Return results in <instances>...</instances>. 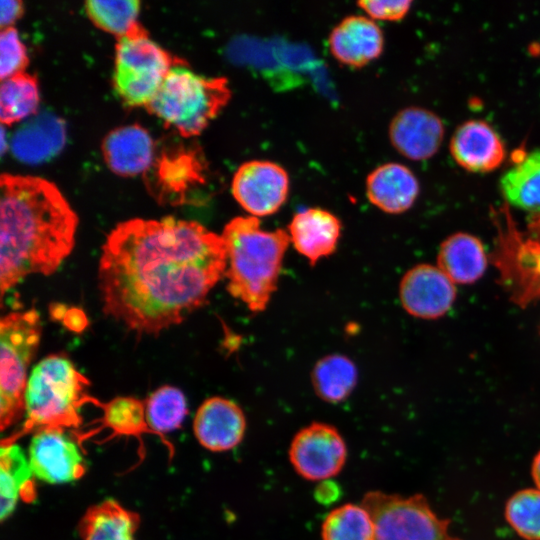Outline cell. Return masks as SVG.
Here are the masks:
<instances>
[{
	"label": "cell",
	"instance_id": "1",
	"mask_svg": "<svg viewBox=\"0 0 540 540\" xmlns=\"http://www.w3.org/2000/svg\"><path fill=\"white\" fill-rule=\"evenodd\" d=\"M226 268L222 236L198 222H121L101 249L103 312L138 336H157L203 306Z\"/></svg>",
	"mask_w": 540,
	"mask_h": 540
},
{
	"label": "cell",
	"instance_id": "2",
	"mask_svg": "<svg viewBox=\"0 0 540 540\" xmlns=\"http://www.w3.org/2000/svg\"><path fill=\"white\" fill-rule=\"evenodd\" d=\"M0 290L32 274L56 272L75 245L78 217L60 190L46 179L0 177Z\"/></svg>",
	"mask_w": 540,
	"mask_h": 540
},
{
	"label": "cell",
	"instance_id": "3",
	"mask_svg": "<svg viewBox=\"0 0 540 540\" xmlns=\"http://www.w3.org/2000/svg\"><path fill=\"white\" fill-rule=\"evenodd\" d=\"M227 251V290L254 312L266 309L276 290L285 252L290 243L288 232L261 228L254 216L230 220L221 234Z\"/></svg>",
	"mask_w": 540,
	"mask_h": 540
},
{
	"label": "cell",
	"instance_id": "4",
	"mask_svg": "<svg viewBox=\"0 0 540 540\" xmlns=\"http://www.w3.org/2000/svg\"><path fill=\"white\" fill-rule=\"evenodd\" d=\"M90 381L63 354L43 358L32 370L25 392L26 421L21 433L43 428H76L80 410L100 405L89 394Z\"/></svg>",
	"mask_w": 540,
	"mask_h": 540
},
{
	"label": "cell",
	"instance_id": "5",
	"mask_svg": "<svg viewBox=\"0 0 540 540\" xmlns=\"http://www.w3.org/2000/svg\"><path fill=\"white\" fill-rule=\"evenodd\" d=\"M231 98L225 77H205L186 64L173 66L147 110L182 136L199 135Z\"/></svg>",
	"mask_w": 540,
	"mask_h": 540
},
{
	"label": "cell",
	"instance_id": "6",
	"mask_svg": "<svg viewBox=\"0 0 540 540\" xmlns=\"http://www.w3.org/2000/svg\"><path fill=\"white\" fill-rule=\"evenodd\" d=\"M41 339L34 308L6 314L0 321V425L4 431L25 412L27 371Z\"/></svg>",
	"mask_w": 540,
	"mask_h": 540
},
{
	"label": "cell",
	"instance_id": "7",
	"mask_svg": "<svg viewBox=\"0 0 540 540\" xmlns=\"http://www.w3.org/2000/svg\"><path fill=\"white\" fill-rule=\"evenodd\" d=\"M184 61L151 40L137 23L118 38L115 49L113 86L127 106H147L156 95L169 70Z\"/></svg>",
	"mask_w": 540,
	"mask_h": 540
},
{
	"label": "cell",
	"instance_id": "8",
	"mask_svg": "<svg viewBox=\"0 0 540 540\" xmlns=\"http://www.w3.org/2000/svg\"><path fill=\"white\" fill-rule=\"evenodd\" d=\"M361 504L373 519L375 540H461L450 534V520L440 518L421 494L369 491Z\"/></svg>",
	"mask_w": 540,
	"mask_h": 540
},
{
	"label": "cell",
	"instance_id": "9",
	"mask_svg": "<svg viewBox=\"0 0 540 540\" xmlns=\"http://www.w3.org/2000/svg\"><path fill=\"white\" fill-rule=\"evenodd\" d=\"M288 455L294 470L302 478L326 481L344 467L347 446L334 426L313 422L295 434Z\"/></svg>",
	"mask_w": 540,
	"mask_h": 540
},
{
	"label": "cell",
	"instance_id": "10",
	"mask_svg": "<svg viewBox=\"0 0 540 540\" xmlns=\"http://www.w3.org/2000/svg\"><path fill=\"white\" fill-rule=\"evenodd\" d=\"M289 176L279 164L267 160L242 163L235 171L231 192L250 215L263 217L276 213L289 194Z\"/></svg>",
	"mask_w": 540,
	"mask_h": 540
},
{
	"label": "cell",
	"instance_id": "11",
	"mask_svg": "<svg viewBox=\"0 0 540 540\" xmlns=\"http://www.w3.org/2000/svg\"><path fill=\"white\" fill-rule=\"evenodd\" d=\"M28 460L34 476L50 484L73 482L86 472L81 449L65 428L37 430L30 441Z\"/></svg>",
	"mask_w": 540,
	"mask_h": 540
},
{
	"label": "cell",
	"instance_id": "12",
	"mask_svg": "<svg viewBox=\"0 0 540 540\" xmlns=\"http://www.w3.org/2000/svg\"><path fill=\"white\" fill-rule=\"evenodd\" d=\"M456 296L455 283L437 265H415L400 281L401 305L416 318L432 320L444 316L454 305Z\"/></svg>",
	"mask_w": 540,
	"mask_h": 540
},
{
	"label": "cell",
	"instance_id": "13",
	"mask_svg": "<svg viewBox=\"0 0 540 540\" xmlns=\"http://www.w3.org/2000/svg\"><path fill=\"white\" fill-rule=\"evenodd\" d=\"M444 134L440 117L417 106L400 110L389 125L392 146L413 161L427 160L434 156L443 142Z\"/></svg>",
	"mask_w": 540,
	"mask_h": 540
},
{
	"label": "cell",
	"instance_id": "14",
	"mask_svg": "<svg viewBox=\"0 0 540 540\" xmlns=\"http://www.w3.org/2000/svg\"><path fill=\"white\" fill-rule=\"evenodd\" d=\"M193 430L201 446L212 452H224L238 446L246 431L243 410L234 401L214 396L197 409Z\"/></svg>",
	"mask_w": 540,
	"mask_h": 540
},
{
	"label": "cell",
	"instance_id": "15",
	"mask_svg": "<svg viewBox=\"0 0 540 540\" xmlns=\"http://www.w3.org/2000/svg\"><path fill=\"white\" fill-rule=\"evenodd\" d=\"M450 153L455 162L472 173H488L505 160V145L497 131L486 121L463 122L450 139Z\"/></svg>",
	"mask_w": 540,
	"mask_h": 540
},
{
	"label": "cell",
	"instance_id": "16",
	"mask_svg": "<svg viewBox=\"0 0 540 540\" xmlns=\"http://www.w3.org/2000/svg\"><path fill=\"white\" fill-rule=\"evenodd\" d=\"M328 45L338 62L359 68L381 55L384 36L379 25L370 17L349 15L332 29Z\"/></svg>",
	"mask_w": 540,
	"mask_h": 540
},
{
	"label": "cell",
	"instance_id": "17",
	"mask_svg": "<svg viewBox=\"0 0 540 540\" xmlns=\"http://www.w3.org/2000/svg\"><path fill=\"white\" fill-rule=\"evenodd\" d=\"M288 234L294 248L315 265L335 251L341 234V222L327 210L308 208L293 216L288 225Z\"/></svg>",
	"mask_w": 540,
	"mask_h": 540
},
{
	"label": "cell",
	"instance_id": "18",
	"mask_svg": "<svg viewBox=\"0 0 540 540\" xmlns=\"http://www.w3.org/2000/svg\"><path fill=\"white\" fill-rule=\"evenodd\" d=\"M420 192L415 174L400 163H385L366 178L368 200L389 214H400L410 209Z\"/></svg>",
	"mask_w": 540,
	"mask_h": 540
},
{
	"label": "cell",
	"instance_id": "19",
	"mask_svg": "<svg viewBox=\"0 0 540 540\" xmlns=\"http://www.w3.org/2000/svg\"><path fill=\"white\" fill-rule=\"evenodd\" d=\"M102 151L108 167L117 175L128 177L149 169L154 144L143 127L133 124L109 132L103 140Z\"/></svg>",
	"mask_w": 540,
	"mask_h": 540
},
{
	"label": "cell",
	"instance_id": "20",
	"mask_svg": "<svg viewBox=\"0 0 540 540\" xmlns=\"http://www.w3.org/2000/svg\"><path fill=\"white\" fill-rule=\"evenodd\" d=\"M64 121L51 113H40L27 120L11 139L12 154L36 164L54 157L64 146Z\"/></svg>",
	"mask_w": 540,
	"mask_h": 540
},
{
	"label": "cell",
	"instance_id": "21",
	"mask_svg": "<svg viewBox=\"0 0 540 540\" xmlns=\"http://www.w3.org/2000/svg\"><path fill=\"white\" fill-rule=\"evenodd\" d=\"M437 266L453 283L472 284L487 269V253L478 237L467 232H456L441 242Z\"/></svg>",
	"mask_w": 540,
	"mask_h": 540
},
{
	"label": "cell",
	"instance_id": "22",
	"mask_svg": "<svg viewBox=\"0 0 540 540\" xmlns=\"http://www.w3.org/2000/svg\"><path fill=\"white\" fill-rule=\"evenodd\" d=\"M140 517L113 499L90 506L78 525L82 540H135Z\"/></svg>",
	"mask_w": 540,
	"mask_h": 540
},
{
	"label": "cell",
	"instance_id": "23",
	"mask_svg": "<svg viewBox=\"0 0 540 540\" xmlns=\"http://www.w3.org/2000/svg\"><path fill=\"white\" fill-rule=\"evenodd\" d=\"M1 520L14 510L19 498L33 501L36 493L28 458L14 442L3 441L0 452Z\"/></svg>",
	"mask_w": 540,
	"mask_h": 540
},
{
	"label": "cell",
	"instance_id": "24",
	"mask_svg": "<svg viewBox=\"0 0 540 540\" xmlns=\"http://www.w3.org/2000/svg\"><path fill=\"white\" fill-rule=\"evenodd\" d=\"M499 188L511 206L540 212V148L531 150L508 168L500 178Z\"/></svg>",
	"mask_w": 540,
	"mask_h": 540
},
{
	"label": "cell",
	"instance_id": "25",
	"mask_svg": "<svg viewBox=\"0 0 540 540\" xmlns=\"http://www.w3.org/2000/svg\"><path fill=\"white\" fill-rule=\"evenodd\" d=\"M317 396L328 403L346 400L358 381L355 363L342 354H329L317 361L311 374Z\"/></svg>",
	"mask_w": 540,
	"mask_h": 540
},
{
	"label": "cell",
	"instance_id": "26",
	"mask_svg": "<svg viewBox=\"0 0 540 540\" xmlns=\"http://www.w3.org/2000/svg\"><path fill=\"white\" fill-rule=\"evenodd\" d=\"M201 165L189 152L164 156L158 165V185L152 188L161 202L180 204L185 200L187 189L202 181Z\"/></svg>",
	"mask_w": 540,
	"mask_h": 540
},
{
	"label": "cell",
	"instance_id": "27",
	"mask_svg": "<svg viewBox=\"0 0 540 540\" xmlns=\"http://www.w3.org/2000/svg\"><path fill=\"white\" fill-rule=\"evenodd\" d=\"M39 104L37 80L25 72L1 80L0 119L10 125L34 114Z\"/></svg>",
	"mask_w": 540,
	"mask_h": 540
},
{
	"label": "cell",
	"instance_id": "28",
	"mask_svg": "<svg viewBox=\"0 0 540 540\" xmlns=\"http://www.w3.org/2000/svg\"><path fill=\"white\" fill-rule=\"evenodd\" d=\"M322 540H375L373 519L360 504L346 503L331 510L321 526Z\"/></svg>",
	"mask_w": 540,
	"mask_h": 540
},
{
	"label": "cell",
	"instance_id": "29",
	"mask_svg": "<svg viewBox=\"0 0 540 540\" xmlns=\"http://www.w3.org/2000/svg\"><path fill=\"white\" fill-rule=\"evenodd\" d=\"M187 413L185 395L170 385L156 389L145 402L147 424L153 433L159 435L178 429Z\"/></svg>",
	"mask_w": 540,
	"mask_h": 540
},
{
	"label": "cell",
	"instance_id": "30",
	"mask_svg": "<svg viewBox=\"0 0 540 540\" xmlns=\"http://www.w3.org/2000/svg\"><path fill=\"white\" fill-rule=\"evenodd\" d=\"M85 10L97 27L120 38L138 23L140 2L138 0H89L85 3Z\"/></svg>",
	"mask_w": 540,
	"mask_h": 540
},
{
	"label": "cell",
	"instance_id": "31",
	"mask_svg": "<svg viewBox=\"0 0 540 540\" xmlns=\"http://www.w3.org/2000/svg\"><path fill=\"white\" fill-rule=\"evenodd\" d=\"M99 407L103 410L104 426L117 435L140 438L143 433H153L147 424L145 404L137 398L119 396Z\"/></svg>",
	"mask_w": 540,
	"mask_h": 540
},
{
	"label": "cell",
	"instance_id": "32",
	"mask_svg": "<svg viewBox=\"0 0 540 540\" xmlns=\"http://www.w3.org/2000/svg\"><path fill=\"white\" fill-rule=\"evenodd\" d=\"M505 518L525 540H540V490L527 488L514 493L506 502Z\"/></svg>",
	"mask_w": 540,
	"mask_h": 540
},
{
	"label": "cell",
	"instance_id": "33",
	"mask_svg": "<svg viewBox=\"0 0 540 540\" xmlns=\"http://www.w3.org/2000/svg\"><path fill=\"white\" fill-rule=\"evenodd\" d=\"M28 65L26 48L14 27L1 29L0 33V78L4 80L24 72Z\"/></svg>",
	"mask_w": 540,
	"mask_h": 540
},
{
	"label": "cell",
	"instance_id": "34",
	"mask_svg": "<svg viewBox=\"0 0 540 540\" xmlns=\"http://www.w3.org/2000/svg\"><path fill=\"white\" fill-rule=\"evenodd\" d=\"M412 1L410 0H362L357 5L366 12L371 19L378 20H400L410 10Z\"/></svg>",
	"mask_w": 540,
	"mask_h": 540
},
{
	"label": "cell",
	"instance_id": "35",
	"mask_svg": "<svg viewBox=\"0 0 540 540\" xmlns=\"http://www.w3.org/2000/svg\"><path fill=\"white\" fill-rule=\"evenodd\" d=\"M0 24L1 28L11 27V25L23 14V3L19 0H2Z\"/></svg>",
	"mask_w": 540,
	"mask_h": 540
},
{
	"label": "cell",
	"instance_id": "36",
	"mask_svg": "<svg viewBox=\"0 0 540 540\" xmlns=\"http://www.w3.org/2000/svg\"><path fill=\"white\" fill-rule=\"evenodd\" d=\"M72 332L81 333L88 326V318L84 311L77 307L67 308L61 321Z\"/></svg>",
	"mask_w": 540,
	"mask_h": 540
},
{
	"label": "cell",
	"instance_id": "37",
	"mask_svg": "<svg viewBox=\"0 0 540 540\" xmlns=\"http://www.w3.org/2000/svg\"><path fill=\"white\" fill-rule=\"evenodd\" d=\"M336 485L328 480L322 481V483L319 485L316 497L320 502H330L331 500H334L337 495V489Z\"/></svg>",
	"mask_w": 540,
	"mask_h": 540
},
{
	"label": "cell",
	"instance_id": "38",
	"mask_svg": "<svg viewBox=\"0 0 540 540\" xmlns=\"http://www.w3.org/2000/svg\"><path fill=\"white\" fill-rule=\"evenodd\" d=\"M531 475L537 489L540 490V451L535 455L532 461Z\"/></svg>",
	"mask_w": 540,
	"mask_h": 540
},
{
	"label": "cell",
	"instance_id": "39",
	"mask_svg": "<svg viewBox=\"0 0 540 540\" xmlns=\"http://www.w3.org/2000/svg\"><path fill=\"white\" fill-rule=\"evenodd\" d=\"M67 308L62 304H54L50 307V314L53 319H56L58 321H62Z\"/></svg>",
	"mask_w": 540,
	"mask_h": 540
}]
</instances>
